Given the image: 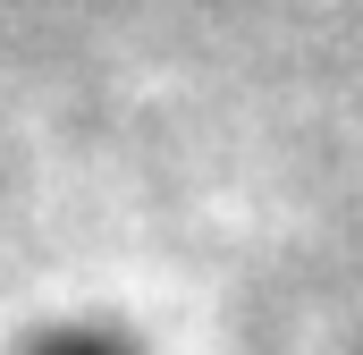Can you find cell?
I'll return each instance as SVG.
<instances>
[{"label": "cell", "instance_id": "1", "mask_svg": "<svg viewBox=\"0 0 363 355\" xmlns=\"http://www.w3.org/2000/svg\"><path fill=\"white\" fill-rule=\"evenodd\" d=\"M51 355H118V347H101V339H68V347H51Z\"/></svg>", "mask_w": 363, "mask_h": 355}]
</instances>
